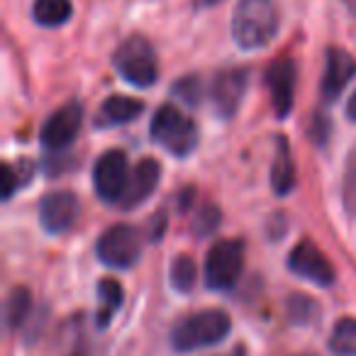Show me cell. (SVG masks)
<instances>
[{
    "label": "cell",
    "mask_w": 356,
    "mask_h": 356,
    "mask_svg": "<svg viewBox=\"0 0 356 356\" xmlns=\"http://www.w3.org/2000/svg\"><path fill=\"white\" fill-rule=\"evenodd\" d=\"M276 35L278 10L273 0H239L232 15V37L239 49H264Z\"/></svg>",
    "instance_id": "obj_1"
},
{
    "label": "cell",
    "mask_w": 356,
    "mask_h": 356,
    "mask_svg": "<svg viewBox=\"0 0 356 356\" xmlns=\"http://www.w3.org/2000/svg\"><path fill=\"white\" fill-rule=\"evenodd\" d=\"M232 330V320L225 310H200L184 317L171 332V344L181 354L215 346Z\"/></svg>",
    "instance_id": "obj_2"
},
{
    "label": "cell",
    "mask_w": 356,
    "mask_h": 356,
    "mask_svg": "<svg viewBox=\"0 0 356 356\" xmlns=\"http://www.w3.org/2000/svg\"><path fill=\"white\" fill-rule=\"evenodd\" d=\"M149 134H152V139L159 147H163L168 154L181 159L188 156L195 149V144H198V129H195V124L178 108H173V105H161L154 113Z\"/></svg>",
    "instance_id": "obj_3"
},
{
    "label": "cell",
    "mask_w": 356,
    "mask_h": 356,
    "mask_svg": "<svg viewBox=\"0 0 356 356\" xmlns=\"http://www.w3.org/2000/svg\"><path fill=\"white\" fill-rule=\"evenodd\" d=\"M115 69L127 83L137 86V88H149L159 76L156 54L144 37H129L115 51Z\"/></svg>",
    "instance_id": "obj_4"
},
{
    "label": "cell",
    "mask_w": 356,
    "mask_h": 356,
    "mask_svg": "<svg viewBox=\"0 0 356 356\" xmlns=\"http://www.w3.org/2000/svg\"><path fill=\"white\" fill-rule=\"evenodd\" d=\"M244 268V244L237 239H222L208 254L205 281L213 291H229L239 281Z\"/></svg>",
    "instance_id": "obj_5"
},
{
    "label": "cell",
    "mask_w": 356,
    "mask_h": 356,
    "mask_svg": "<svg viewBox=\"0 0 356 356\" xmlns=\"http://www.w3.org/2000/svg\"><path fill=\"white\" fill-rule=\"evenodd\" d=\"M129 176L132 173H129L124 152L120 149L105 152L93 166V188L98 198L105 203H120L129 184Z\"/></svg>",
    "instance_id": "obj_6"
},
{
    "label": "cell",
    "mask_w": 356,
    "mask_h": 356,
    "mask_svg": "<svg viewBox=\"0 0 356 356\" xmlns=\"http://www.w3.org/2000/svg\"><path fill=\"white\" fill-rule=\"evenodd\" d=\"M98 259L110 268H129L139 259V234L129 225H113L105 229L95 247Z\"/></svg>",
    "instance_id": "obj_7"
},
{
    "label": "cell",
    "mask_w": 356,
    "mask_h": 356,
    "mask_svg": "<svg viewBox=\"0 0 356 356\" xmlns=\"http://www.w3.org/2000/svg\"><path fill=\"white\" fill-rule=\"evenodd\" d=\"M81 122H83V108H81L76 100L61 105L56 113L49 115V120H47L44 127H42V132H40L42 144H44L47 149H51V152H61V149H66L76 139V134H79V129H81Z\"/></svg>",
    "instance_id": "obj_8"
},
{
    "label": "cell",
    "mask_w": 356,
    "mask_h": 356,
    "mask_svg": "<svg viewBox=\"0 0 356 356\" xmlns=\"http://www.w3.org/2000/svg\"><path fill=\"white\" fill-rule=\"evenodd\" d=\"M288 268L315 286H332L334 283V268L327 257L312 242H298L288 254Z\"/></svg>",
    "instance_id": "obj_9"
},
{
    "label": "cell",
    "mask_w": 356,
    "mask_h": 356,
    "mask_svg": "<svg viewBox=\"0 0 356 356\" xmlns=\"http://www.w3.org/2000/svg\"><path fill=\"white\" fill-rule=\"evenodd\" d=\"M296 81L298 69L291 59L273 61L266 69V88L271 93V103L278 118H286L296 103Z\"/></svg>",
    "instance_id": "obj_10"
},
{
    "label": "cell",
    "mask_w": 356,
    "mask_h": 356,
    "mask_svg": "<svg viewBox=\"0 0 356 356\" xmlns=\"http://www.w3.org/2000/svg\"><path fill=\"white\" fill-rule=\"evenodd\" d=\"M76 218H79V198L71 191L44 195L40 205V220L49 234H64L66 229L74 227Z\"/></svg>",
    "instance_id": "obj_11"
},
{
    "label": "cell",
    "mask_w": 356,
    "mask_h": 356,
    "mask_svg": "<svg viewBox=\"0 0 356 356\" xmlns=\"http://www.w3.org/2000/svg\"><path fill=\"white\" fill-rule=\"evenodd\" d=\"M354 76H356V59L349 51L339 49V47L327 49V64H325V74H322V86H320L322 100H325V103H334Z\"/></svg>",
    "instance_id": "obj_12"
},
{
    "label": "cell",
    "mask_w": 356,
    "mask_h": 356,
    "mask_svg": "<svg viewBox=\"0 0 356 356\" xmlns=\"http://www.w3.org/2000/svg\"><path fill=\"white\" fill-rule=\"evenodd\" d=\"M249 74L244 69H225L215 76L213 83V105L218 110L220 118H232L239 110V103L247 90Z\"/></svg>",
    "instance_id": "obj_13"
},
{
    "label": "cell",
    "mask_w": 356,
    "mask_h": 356,
    "mask_svg": "<svg viewBox=\"0 0 356 356\" xmlns=\"http://www.w3.org/2000/svg\"><path fill=\"white\" fill-rule=\"evenodd\" d=\"M159 178H161V166H159V161H154V159H142V161L134 166L127 188H124V195L118 205L124 210H132V208H137V205H142L144 200L156 191Z\"/></svg>",
    "instance_id": "obj_14"
},
{
    "label": "cell",
    "mask_w": 356,
    "mask_h": 356,
    "mask_svg": "<svg viewBox=\"0 0 356 356\" xmlns=\"http://www.w3.org/2000/svg\"><path fill=\"white\" fill-rule=\"evenodd\" d=\"M144 110V105L134 98H127V95H110L108 100L100 108L98 118H95V124L98 127H118V124H127L132 122L134 118H139Z\"/></svg>",
    "instance_id": "obj_15"
},
{
    "label": "cell",
    "mask_w": 356,
    "mask_h": 356,
    "mask_svg": "<svg viewBox=\"0 0 356 356\" xmlns=\"http://www.w3.org/2000/svg\"><path fill=\"white\" fill-rule=\"evenodd\" d=\"M271 186L278 195H288L296 186V163L286 137H276V154L271 166Z\"/></svg>",
    "instance_id": "obj_16"
},
{
    "label": "cell",
    "mask_w": 356,
    "mask_h": 356,
    "mask_svg": "<svg viewBox=\"0 0 356 356\" xmlns=\"http://www.w3.org/2000/svg\"><path fill=\"white\" fill-rule=\"evenodd\" d=\"M98 298H100V310H98V327H108L113 317L118 315L120 305H122V286L115 278H103L98 283Z\"/></svg>",
    "instance_id": "obj_17"
},
{
    "label": "cell",
    "mask_w": 356,
    "mask_h": 356,
    "mask_svg": "<svg viewBox=\"0 0 356 356\" xmlns=\"http://www.w3.org/2000/svg\"><path fill=\"white\" fill-rule=\"evenodd\" d=\"M327 346L334 356H356V320L354 317H341L332 327V334Z\"/></svg>",
    "instance_id": "obj_18"
},
{
    "label": "cell",
    "mask_w": 356,
    "mask_h": 356,
    "mask_svg": "<svg viewBox=\"0 0 356 356\" xmlns=\"http://www.w3.org/2000/svg\"><path fill=\"white\" fill-rule=\"evenodd\" d=\"M71 13H74L71 0H35V8H32L35 22L42 27L64 25V22L71 17Z\"/></svg>",
    "instance_id": "obj_19"
},
{
    "label": "cell",
    "mask_w": 356,
    "mask_h": 356,
    "mask_svg": "<svg viewBox=\"0 0 356 356\" xmlns=\"http://www.w3.org/2000/svg\"><path fill=\"white\" fill-rule=\"evenodd\" d=\"M30 307H32V296L27 288H13L10 296H8V302H6V320H8V327L10 330H17L22 322L27 320L30 315Z\"/></svg>",
    "instance_id": "obj_20"
},
{
    "label": "cell",
    "mask_w": 356,
    "mask_h": 356,
    "mask_svg": "<svg viewBox=\"0 0 356 356\" xmlns=\"http://www.w3.org/2000/svg\"><path fill=\"white\" fill-rule=\"evenodd\" d=\"M195 261L188 257V254H181L176 261L171 264V286L176 288L178 293H191L195 286Z\"/></svg>",
    "instance_id": "obj_21"
},
{
    "label": "cell",
    "mask_w": 356,
    "mask_h": 356,
    "mask_svg": "<svg viewBox=\"0 0 356 356\" xmlns=\"http://www.w3.org/2000/svg\"><path fill=\"white\" fill-rule=\"evenodd\" d=\"M32 173H35V166H32V161H27V159H20L15 166L6 163V188H3V198L10 200L17 188H25V186L30 184Z\"/></svg>",
    "instance_id": "obj_22"
},
{
    "label": "cell",
    "mask_w": 356,
    "mask_h": 356,
    "mask_svg": "<svg viewBox=\"0 0 356 356\" xmlns=\"http://www.w3.org/2000/svg\"><path fill=\"white\" fill-rule=\"evenodd\" d=\"M341 195H344V208L351 218H356V152L349 156L344 173V186H341Z\"/></svg>",
    "instance_id": "obj_23"
},
{
    "label": "cell",
    "mask_w": 356,
    "mask_h": 356,
    "mask_svg": "<svg viewBox=\"0 0 356 356\" xmlns=\"http://www.w3.org/2000/svg\"><path fill=\"white\" fill-rule=\"evenodd\" d=\"M288 312H291V320L298 322V325H305V322H312L315 320V312H317V305L310 300V298L305 296H293L291 300H288Z\"/></svg>",
    "instance_id": "obj_24"
},
{
    "label": "cell",
    "mask_w": 356,
    "mask_h": 356,
    "mask_svg": "<svg viewBox=\"0 0 356 356\" xmlns=\"http://www.w3.org/2000/svg\"><path fill=\"white\" fill-rule=\"evenodd\" d=\"M218 225H220V210L213 208V205H205V208L200 210L193 220V229H195L198 237H208V234H213L215 229H218Z\"/></svg>",
    "instance_id": "obj_25"
},
{
    "label": "cell",
    "mask_w": 356,
    "mask_h": 356,
    "mask_svg": "<svg viewBox=\"0 0 356 356\" xmlns=\"http://www.w3.org/2000/svg\"><path fill=\"white\" fill-rule=\"evenodd\" d=\"M173 93H178L186 103L195 105L198 103V79H184L181 83L173 88Z\"/></svg>",
    "instance_id": "obj_26"
},
{
    "label": "cell",
    "mask_w": 356,
    "mask_h": 356,
    "mask_svg": "<svg viewBox=\"0 0 356 356\" xmlns=\"http://www.w3.org/2000/svg\"><path fill=\"white\" fill-rule=\"evenodd\" d=\"M346 115H349V120H354V122H356V90L351 93V98H349V105H346Z\"/></svg>",
    "instance_id": "obj_27"
},
{
    "label": "cell",
    "mask_w": 356,
    "mask_h": 356,
    "mask_svg": "<svg viewBox=\"0 0 356 356\" xmlns=\"http://www.w3.org/2000/svg\"><path fill=\"white\" fill-rule=\"evenodd\" d=\"M225 356H247V349H244V346H237V349H232L229 354H225Z\"/></svg>",
    "instance_id": "obj_28"
},
{
    "label": "cell",
    "mask_w": 356,
    "mask_h": 356,
    "mask_svg": "<svg viewBox=\"0 0 356 356\" xmlns=\"http://www.w3.org/2000/svg\"><path fill=\"white\" fill-rule=\"evenodd\" d=\"M215 3H220V0H198V6H215Z\"/></svg>",
    "instance_id": "obj_29"
}]
</instances>
